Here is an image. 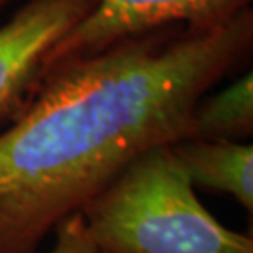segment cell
<instances>
[{
  "instance_id": "1",
  "label": "cell",
  "mask_w": 253,
  "mask_h": 253,
  "mask_svg": "<svg viewBox=\"0 0 253 253\" xmlns=\"http://www.w3.org/2000/svg\"><path fill=\"white\" fill-rule=\"evenodd\" d=\"M252 7L166 27L49 69L0 133V253H38L126 165L189 133L202 95L250 56Z\"/></svg>"
},
{
  "instance_id": "2",
  "label": "cell",
  "mask_w": 253,
  "mask_h": 253,
  "mask_svg": "<svg viewBox=\"0 0 253 253\" xmlns=\"http://www.w3.org/2000/svg\"><path fill=\"white\" fill-rule=\"evenodd\" d=\"M99 253H253L197 199L169 145L126 165L79 211Z\"/></svg>"
},
{
  "instance_id": "3",
  "label": "cell",
  "mask_w": 253,
  "mask_h": 253,
  "mask_svg": "<svg viewBox=\"0 0 253 253\" xmlns=\"http://www.w3.org/2000/svg\"><path fill=\"white\" fill-rule=\"evenodd\" d=\"M12 0H0V10ZM252 0H97L95 8L43 61L38 81L56 66L94 56L125 38L166 27L212 30L229 23ZM38 84V83H37Z\"/></svg>"
},
{
  "instance_id": "4",
  "label": "cell",
  "mask_w": 253,
  "mask_h": 253,
  "mask_svg": "<svg viewBox=\"0 0 253 253\" xmlns=\"http://www.w3.org/2000/svg\"><path fill=\"white\" fill-rule=\"evenodd\" d=\"M95 5L97 0H28L0 27V117L25 107L46 54Z\"/></svg>"
},
{
  "instance_id": "5",
  "label": "cell",
  "mask_w": 253,
  "mask_h": 253,
  "mask_svg": "<svg viewBox=\"0 0 253 253\" xmlns=\"http://www.w3.org/2000/svg\"><path fill=\"white\" fill-rule=\"evenodd\" d=\"M169 150L192 186L232 196L253 212V146L242 141L181 138Z\"/></svg>"
},
{
  "instance_id": "6",
  "label": "cell",
  "mask_w": 253,
  "mask_h": 253,
  "mask_svg": "<svg viewBox=\"0 0 253 253\" xmlns=\"http://www.w3.org/2000/svg\"><path fill=\"white\" fill-rule=\"evenodd\" d=\"M253 133L252 73L214 95H202L191 115L186 138L242 141Z\"/></svg>"
},
{
  "instance_id": "7",
  "label": "cell",
  "mask_w": 253,
  "mask_h": 253,
  "mask_svg": "<svg viewBox=\"0 0 253 253\" xmlns=\"http://www.w3.org/2000/svg\"><path fill=\"white\" fill-rule=\"evenodd\" d=\"M53 234L56 239L48 253H99L90 240L79 212L66 217Z\"/></svg>"
}]
</instances>
